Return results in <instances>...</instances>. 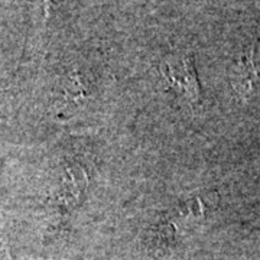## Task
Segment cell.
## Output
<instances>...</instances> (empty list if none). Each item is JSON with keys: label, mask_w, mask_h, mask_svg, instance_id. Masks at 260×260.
Here are the masks:
<instances>
[{"label": "cell", "mask_w": 260, "mask_h": 260, "mask_svg": "<svg viewBox=\"0 0 260 260\" xmlns=\"http://www.w3.org/2000/svg\"><path fill=\"white\" fill-rule=\"evenodd\" d=\"M160 71L168 81L179 90H182L189 97V100L197 102L200 99V85L197 81L192 56H184L181 59L179 67L172 65L171 62H165L160 67Z\"/></svg>", "instance_id": "1"}]
</instances>
